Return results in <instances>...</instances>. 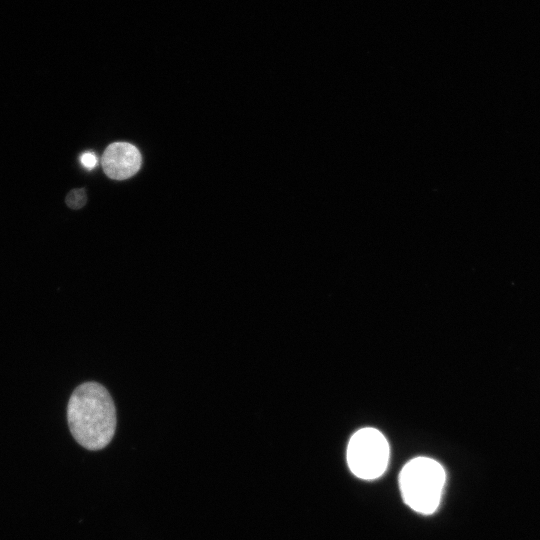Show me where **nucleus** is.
<instances>
[{
	"label": "nucleus",
	"instance_id": "obj_1",
	"mask_svg": "<svg viewBox=\"0 0 540 540\" xmlns=\"http://www.w3.org/2000/svg\"><path fill=\"white\" fill-rule=\"evenodd\" d=\"M67 420L74 439L88 450H100L112 440L116 429V410L107 389L86 382L72 393Z\"/></svg>",
	"mask_w": 540,
	"mask_h": 540
},
{
	"label": "nucleus",
	"instance_id": "obj_2",
	"mask_svg": "<svg viewBox=\"0 0 540 540\" xmlns=\"http://www.w3.org/2000/svg\"><path fill=\"white\" fill-rule=\"evenodd\" d=\"M445 480L446 474L440 463L428 457H416L400 472L402 498L412 510L432 514L440 504Z\"/></svg>",
	"mask_w": 540,
	"mask_h": 540
},
{
	"label": "nucleus",
	"instance_id": "obj_3",
	"mask_svg": "<svg viewBox=\"0 0 540 540\" xmlns=\"http://www.w3.org/2000/svg\"><path fill=\"white\" fill-rule=\"evenodd\" d=\"M390 448L385 436L375 428H362L350 438L347 463L351 472L364 480L380 477L386 470Z\"/></svg>",
	"mask_w": 540,
	"mask_h": 540
},
{
	"label": "nucleus",
	"instance_id": "obj_4",
	"mask_svg": "<svg viewBox=\"0 0 540 540\" xmlns=\"http://www.w3.org/2000/svg\"><path fill=\"white\" fill-rule=\"evenodd\" d=\"M141 162L139 150L127 142L110 144L102 156L105 174L115 180H124L133 176L140 169Z\"/></svg>",
	"mask_w": 540,
	"mask_h": 540
},
{
	"label": "nucleus",
	"instance_id": "obj_5",
	"mask_svg": "<svg viewBox=\"0 0 540 540\" xmlns=\"http://www.w3.org/2000/svg\"><path fill=\"white\" fill-rule=\"evenodd\" d=\"M68 207L72 209H80L87 202V195L83 188L71 190L65 199Z\"/></svg>",
	"mask_w": 540,
	"mask_h": 540
},
{
	"label": "nucleus",
	"instance_id": "obj_6",
	"mask_svg": "<svg viewBox=\"0 0 540 540\" xmlns=\"http://www.w3.org/2000/svg\"><path fill=\"white\" fill-rule=\"evenodd\" d=\"M81 164L87 169H93L98 162L97 156L92 152H85L80 157Z\"/></svg>",
	"mask_w": 540,
	"mask_h": 540
}]
</instances>
